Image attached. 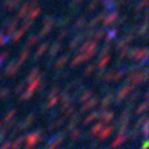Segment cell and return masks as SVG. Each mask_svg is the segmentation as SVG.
<instances>
[{"instance_id": "74e56055", "label": "cell", "mask_w": 149, "mask_h": 149, "mask_svg": "<svg viewBox=\"0 0 149 149\" xmlns=\"http://www.w3.org/2000/svg\"><path fill=\"white\" fill-rule=\"evenodd\" d=\"M111 100H112V97H111V95L107 97V98H105V100L102 101V107H108V104L111 102Z\"/></svg>"}, {"instance_id": "e575fe53", "label": "cell", "mask_w": 149, "mask_h": 149, "mask_svg": "<svg viewBox=\"0 0 149 149\" xmlns=\"http://www.w3.org/2000/svg\"><path fill=\"white\" fill-rule=\"evenodd\" d=\"M95 104H97V100H93V101H90L87 105H84L83 107V111H87V109H91L93 107H95Z\"/></svg>"}, {"instance_id": "30bf717a", "label": "cell", "mask_w": 149, "mask_h": 149, "mask_svg": "<svg viewBox=\"0 0 149 149\" xmlns=\"http://www.w3.org/2000/svg\"><path fill=\"white\" fill-rule=\"evenodd\" d=\"M105 17H107V13H105V11H102L101 14H98L95 18H93V19L87 24V26H86V28H88V29H94V28H95L100 22L104 21V18H105Z\"/></svg>"}, {"instance_id": "7a4b0ae2", "label": "cell", "mask_w": 149, "mask_h": 149, "mask_svg": "<svg viewBox=\"0 0 149 149\" xmlns=\"http://www.w3.org/2000/svg\"><path fill=\"white\" fill-rule=\"evenodd\" d=\"M128 58L135 62H142V61H148V48L145 47H137V48H130L128 53Z\"/></svg>"}, {"instance_id": "836d02e7", "label": "cell", "mask_w": 149, "mask_h": 149, "mask_svg": "<svg viewBox=\"0 0 149 149\" xmlns=\"http://www.w3.org/2000/svg\"><path fill=\"white\" fill-rule=\"evenodd\" d=\"M8 39H10V37L6 36L3 32H0V47H1V46H4L6 43L8 42Z\"/></svg>"}, {"instance_id": "7c38bea8", "label": "cell", "mask_w": 149, "mask_h": 149, "mask_svg": "<svg viewBox=\"0 0 149 149\" xmlns=\"http://www.w3.org/2000/svg\"><path fill=\"white\" fill-rule=\"evenodd\" d=\"M117 33H119V28H112V29H109V31H107V33H105V39H107V43L108 44H111V42H113L115 40V37L117 36Z\"/></svg>"}, {"instance_id": "ffe728a7", "label": "cell", "mask_w": 149, "mask_h": 149, "mask_svg": "<svg viewBox=\"0 0 149 149\" xmlns=\"http://www.w3.org/2000/svg\"><path fill=\"white\" fill-rule=\"evenodd\" d=\"M24 33H25V32H24L22 29H17L15 32L13 33V35H11V37H10L11 43H14V44H15V43H18L19 40H21V37L24 36Z\"/></svg>"}, {"instance_id": "484cf974", "label": "cell", "mask_w": 149, "mask_h": 149, "mask_svg": "<svg viewBox=\"0 0 149 149\" xmlns=\"http://www.w3.org/2000/svg\"><path fill=\"white\" fill-rule=\"evenodd\" d=\"M70 19H72V17H65V18H61V19L58 21V26L61 28V29H66L68 24L70 22Z\"/></svg>"}, {"instance_id": "3957f363", "label": "cell", "mask_w": 149, "mask_h": 149, "mask_svg": "<svg viewBox=\"0 0 149 149\" xmlns=\"http://www.w3.org/2000/svg\"><path fill=\"white\" fill-rule=\"evenodd\" d=\"M54 22H55L54 17H51V15H46V17H44V18H43V22H42V31L39 32V35H37V36L40 37V39L48 36V35H50V32H51V29H53V26H54Z\"/></svg>"}, {"instance_id": "ac0fdd59", "label": "cell", "mask_w": 149, "mask_h": 149, "mask_svg": "<svg viewBox=\"0 0 149 149\" xmlns=\"http://www.w3.org/2000/svg\"><path fill=\"white\" fill-rule=\"evenodd\" d=\"M17 7H18V4H17L14 0H6L4 3H3V10H6V11H13V10H15Z\"/></svg>"}, {"instance_id": "52a82bcc", "label": "cell", "mask_w": 149, "mask_h": 149, "mask_svg": "<svg viewBox=\"0 0 149 149\" xmlns=\"http://www.w3.org/2000/svg\"><path fill=\"white\" fill-rule=\"evenodd\" d=\"M133 40H134V35H130V33H127L126 36L122 37V39H120V40L116 43V47H115V48H116L117 51H122L123 48L128 47V44L133 42Z\"/></svg>"}, {"instance_id": "4fadbf2b", "label": "cell", "mask_w": 149, "mask_h": 149, "mask_svg": "<svg viewBox=\"0 0 149 149\" xmlns=\"http://www.w3.org/2000/svg\"><path fill=\"white\" fill-rule=\"evenodd\" d=\"M86 24H87V17L83 15V17H79V19L73 24V28H72V31H74V32H77V31H80L81 28L84 26Z\"/></svg>"}, {"instance_id": "d4e9b609", "label": "cell", "mask_w": 149, "mask_h": 149, "mask_svg": "<svg viewBox=\"0 0 149 149\" xmlns=\"http://www.w3.org/2000/svg\"><path fill=\"white\" fill-rule=\"evenodd\" d=\"M100 3H101V0H91L90 3H88V6L86 7V13H93L98 7Z\"/></svg>"}, {"instance_id": "d590c367", "label": "cell", "mask_w": 149, "mask_h": 149, "mask_svg": "<svg viewBox=\"0 0 149 149\" xmlns=\"http://www.w3.org/2000/svg\"><path fill=\"white\" fill-rule=\"evenodd\" d=\"M83 1H84V0H72V3H70V7H72V8H77V7H79V6L81 4Z\"/></svg>"}, {"instance_id": "ba28073f", "label": "cell", "mask_w": 149, "mask_h": 149, "mask_svg": "<svg viewBox=\"0 0 149 149\" xmlns=\"http://www.w3.org/2000/svg\"><path fill=\"white\" fill-rule=\"evenodd\" d=\"M117 18H119L117 11H112L111 14L105 17V18H104V21H102V26H104V29H105V28H108V26H111L113 22H116Z\"/></svg>"}, {"instance_id": "603a6c76", "label": "cell", "mask_w": 149, "mask_h": 149, "mask_svg": "<svg viewBox=\"0 0 149 149\" xmlns=\"http://www.w3.org/2000/svg\"><path fill=\"white\" fill-rule=\"evenodd\" d=\"M68 61H69V55H68V54H66V55H62V57L55 62V69H61V68H64Z\"/></svg>"}, {"instance_id": "8d00e7d4", "label": "cell", "mask_w": 149, "mask_h": 149, "mask_svg": "<svg viewBox=\"0 0 149 149\" xmlns=\"http://www.w3.org/2000/svg\"><path fill=\"white\" fill-rule=\"evenodd\" d=\"M8 57V53L6 51V53H1L0 54V68H1V65H3V62H4V59Z\"/></svg>"}, {"instance_id": "6da1fadb", "label": "cell", "mask_w": 149, "mask_h": 149, "mask_svg": "<svg viewBox=\"0 0 149 149\" xmlns=\"http://www.w3.org/2000/svg\"><path fill=\"white\" fill-rule=\"evenodd\" d=\"M97 47H98V43L93 42V40H86V42L83 43V46L80 47L79 54H81V55L84 57L86 61H90V59L95 55Z\"/></svg>"}, {"instance_id": "d6a6232c", "label": "cell", "mask_w": 149, "mask_h": 149, "mask_svg": "<svg viewBox=\"0 0 149 149\" xmlns=\"http://www.w3.org/2000/svg\"><path fill=\"white\" fill-rule=\"evenodd\" d=\"M128 53H130V47H126L123 48L122 51H119V61H123L124 58H127Z\"/></svg>"}, {"instance_id": "e0dca14e", "label": "cell", "mask_w": 149, "mask_h": 149, "mask_svg": "<svg viewBox=\"0 0 149 149\" xmlns=\"http://www.w3.org/2000/svg\"><path fill=\"white\" fill-rule=\"evenodd\" d=\"M29 54H31V51H29V48H24V50L21 51V54H19V57H18V61H17L19 66H21V65L24 64V62H25V61L28 59V57H29Z\"/></svg>"}, {"instance_id": "9a60e30c", "label": "cell", "mask_w": 149, "mask_h": 149, "mask_svg": "<svg viewBox=\"0 0 149 149\" xmlns=\"http://www.w3.org/2000/svg\"><path fill=\"white\" fill-rule=\"evenodd\" d=\"M50 47V43L48 42H46V43H43L42 46H40V47L37 48L36 50V53H35V57H33V58H35V61H36L37 58H40V57H42L43 54L46 53V51H47V48Z\"/></svg>"}, {"instance_id": "1f68e13d", "label": "cell", "mask_w": 149, "mask_h": 149, "mask_svg": "<svg viewBox=\"0 0 149 149\" xmlns=\"http://www.w3.org/2000/svg\"><path fill=\"white\" fill-rule=\"evenodd\" d=\"M95 69H97V66L94 64H90L88 66H86L84 70H83V72H84V76H90L93 72H95Z\"/></svg>"}, {"instance_id": "f35d334b", "label": "cell", "mask_w": 149, "mask_h": 149, "mask_svg": "<svg viewBox=\"0 0 149 149\" xmlns=\"http://www.w3.org/2000/svg\"><path fill=\"white\" fill-rule=\"evenodd\" d=\"M90 94H91V91H87V93H84V94L81 95V98H80V100H81V101H83V100H87V98L90 97Z\"/></svg>"}, {"instance_id": "5bb4252c", "label": "cell", "mask_w": 149, "mask_h": 149, "mask_svg": "<svg viewBox=\"0 0 149 149\" xmlns=\"http://www.w3.org/2000/svg\"><path fill=\"white\" fill-rule=\"evenodd\" d=\"M135 33L137 36H141V37H146V33H148V22H142L139 26H135Z\"/></svg>"}, {"instance_id": "277c9868", "label": "cell", "mask_w": 149, "mask_h": 149, "mask_svg": "<svg viewBox=\"0 0 149 149\" xmlns=\"http://www.w3.org/2000/svg\"><path fill=\"white\" fill-rule=\"evenodd\" d=\"M18 19H10V21H6L4 25H3V33H4L6 36H11L13 33L15 32L17 29H18Z\"/></svg>"}, {"instance_id": "7402d4cb", "label": "cell", "mask_w": 149, "mask_h": 149, "mask_svg": "<svg viewBox=\"0 0 149 149\" xmlns=\"http://www.w3.org/2000/svg\"><path fill=\"white\" fill-rule=\"evenodd\" d=\"M83 62H87V61H86V58L81 55V54H77V55L73 58V61L70 62V66H72V68H76V66H79V65L83 64Z\"/></svg>"}, {"instance_id": "44dd1931", "label": "cell", "mask_w": 149, "mask_h": 149, "mask_svg": "<svg viewBox=\"0 0 149 149\" xmlns=\"http://www.w3.org/2000/svg\"><path fill=\"white\" fill-rule=\"evenodd\" d=\"M42 39L37 36V35H32V36L28 39V42H26V44H25V48H31L32 46H35V44H37V43L40 42Z\"/></svg>"}, {"instance_id": "8fae6325", "label": "cell", "mask_w": 149, "mask_h": 149, "mask_svg": "<svg viewBox=\"0 0 149 149\" xmlns=\"http://www.w3.org/2000/svg\"><path fill=\"white\" fill-rule=\"evenodd\" d=\"M50 50H48V58H54L57 54L61 53V50H62V46H61V43H54V44H51L50 46Z\"/></svg>"}, {"instance_id": "9c48e42d", "label": "cell", "mask_w": 149, "mask_h": 149, "mask_svg": "<svg viewBox=\"0 0 149 149\" xmlns=\"http://www.w3.org/2000/svg\"><path fill=\"white\" fill-rule=\"evenodd\" d=\"M83 40H86L84 36H83V33L76 35V36H74L72 40H70L69 46H68V50H69V51H73V50H76V48H77V46H79V44L83 42Z\"/></svg>"}, {"instance_id": "cb8c5ba5", "label": "cell", "mask_w": 149, "mask_h": 149, "mask_svg": "<svg viewBox=\"0 0 149 149\" xmlns=\"http://www.w3.org/2000/svg\"><path fill=\"white\" fill-rule=\"evenodd\" d=\"M109 61H111V57H109V55H107V57H102V58H100V62H98L95 66L100 70H104V69H105V66L109 64Z\"/></svg>"}, {"instance_id": "d6986e66", "label": "cell", "mask_w": 149, "mask_h": 149, "mask_svg": "<svg viewBox=\"0 0 149 149\" xmlns=\"http://www.w3.org/2000/svg\"><path fill=\"white\" fill-rule=\"evenodd\" d=\"M105 33H107V29H104V28H101L100 31H97V32H94V35H93V42L98 43L101 39H104V36H105Z\"/></svg>"}, {"instance_id": "83f0119b", "label": "cell", "mask_w": 149, "mask_h": 149, "mask_svg": "<svg viewBox=\"0 0 149 149\" xmlns=\"http://www.w3.org/2000/svg\"><path fill=\"white\" fill-rule=\"evenodd\" d=\"M146 6H148V0H141L138 4L134 7V11L139 14V11H141V10H145V8H146Z\"/></svg>"}, {"instance_id": "2e32d148", "label": "cell", "mask_w": 149, "mask_h": 149, "mask_svg": "<svg viewBox=\"0 0 149 149\" xmlns=\"http://www.w3.org/2000/svg\"><path fill=\"white\" fill-rule=\"evenodd\" d=\"M40 13H42V8H40V7H36V8L31 10V11H29V14L26 15V21L33 22L37 18V17L40 15Z\"/></svg>"}, {"instance_id": "ab89813d", "label": "cell", "mask_w": 149, "mask_h": 149, "mask_svg": "<svg viewBox=\"0 0 149 149\" xmlns=\"http://www.w3.org/2000/svg\"><path fill=\"white\" fill-rule=\"evenodd\" d=\"M14 1H15V3H17V4H19V3H21V1H22V0H14Z\"/></svg>"}, {"instance_id": "f546056e", "label": "cell", "mask_w": 149, "mask_h": 149, "mask_svg": "<svg viewBox=\"0 0 149 149\" xmlns=\"http://www.w3.org/2000/svg\"><path fill=\"white\" fill-rule=\"evenodd\" d=\"M69 33H70L69 29H61V32H59V33H58V36H57V42L61 43V42H62V40L65 39V37L69 35Z\"/></svg>"}, {"instance_id": "f1b7e54d", "label": "cell", "mask_w": 149, "mask_h": 149, "mask_svg": "<svg viewBox=\"0 0 149 149\" xmlns=\"http://www.w3.org/2000/svg\"><path fill=\"white\" fill-rule=\"evenodd\" d=\"M131 88H133L131 86L126 84V86H124V87H123V88H122V90L119 91V98H124V97H126V95H128V93L131 91Z\"/></svg>"}, {"instance_id": "4316f807", "label": "cell", "mask_w": 149, "mask_h": 149, "mask_svg": "<svg viewBox=\"0 0 149 149\" xmlns=\"http://www.w3.org/2000/svg\"><path fill=\"white\" fill-rule=\"evenodd\" d=\"M39 74H40V70L37 69V68H35V69L29 73V76L26 77V80H28V81H33V80L39 79Z\"/></svg>"}, {"instance_id": "8992f818", "label": "cell", "mask_w": 149, "mask_h": 149, "mask_svg": "<svg viewBox=\"0 0 149 149\" xmlns=\"http://www.w3.org/2000/svg\"><path fill=\"white\" fill-rule=\"evenodd\" d=\"M18 72H19V65L17 62V59L15 61H10V62L7 64V66H6V76L13 77V76L18 74Z\"/></svg>"}, {"instance_id": "4dcf8cb0", "label": "cell", "mask_w": 149, "mask_h": 149, "mask_svg": "<svg viewBox=\"0 0 149 149\" xmlns=\"http://www.w3.org/2000/svg\"><path fill=\"white\" fill-rule=\"evenodd\" d=\"M111 50H112V46L107 43V44H105V46L102 47L101 51H100V58H102V57H107L108 54H109V51H111Z\"/></svg>"}, {"instance_id": "5b68a950", "label": "cell", "mask_w": 149, "mask_h": 149, "mask_svg": "<svg viewBox=\"0 0 149 149\" xmlns=\"http://www.w3.org/2000/svg\"><path fill=\"white\" fill-rule=\"evenodd\" d=\"M33 7H35V6H33L32 3H31V1L28 0L26 3H24V4L21 6V8L18 10V13H17V18H15V19H18V21H19V19H24V18H26V15L29 14V11L32 10Z\"/></svg>"}]
</instances>
